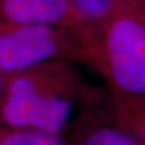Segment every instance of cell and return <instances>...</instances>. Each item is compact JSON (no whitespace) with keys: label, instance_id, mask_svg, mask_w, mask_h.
I'll return each mask as SVG.
<instances>
[{"label":"cell","instance_id":"cell-9","mask_svg":"<svg viewBox=\"0 0 145 145\" xmlns=\"http://www.w3.org/2000/svg\"><path fill=\"white\" fill-rule=\"evenodd\" d=\"M3 82H5V75L0 70V103H1V97H2V89H3ZM2 129V125L0 120V130Z\"/></svg>","mask_w":145,"mask_h":145},{"label":"cell","instance_id":"cell-10","mask_svg":"<svg viewBox=\"0 0 145 145\" xmlns=\"http://www.w3.org/2000/svg\"><path fill=\"white\" fill-rule=\"evenodd\" d=\"M118 1H123V0H118ZM135 1H141V2H144L145 3V0H135Z\"/></svg>","mask_w":145,"mask_h":145},{"label":"cell","instance_id":"cell-8","mask_svg":"<svg viewBox=\"0 0 145 145\" xmlns=\"http://www.w3.org/2000/svg\"><path fill=\"white\" fill-rule=\"evenodd\" d=\"M74 9L84 21L97 29L115 13L118 0H71Z\"/></svg>","mask_w":145,"mask_h":145},{"label":"cell","instance_id":"cell-2","mask_svg":"<svg viewBox=\"0 0 145 145\" xmlns=\"http://www.w3.org/2000/svg\"><path fill=\"white\" fill-rule=\"evenodd\" d=\"M90 67L103 75L113 98L145 97V3L123 0L96 29Z\"/></svg>","mask_w":145,"mask_h":145},{"label":"cell","instance_id":"cell-4","mask_svg":"<svg viewBox=\"0 0 145 145\" xmlns=\"http://www.w3.org/2000/svg\"><path fill=\"white\" fill-rule=\"evenodd\" d=\"M0 21L67 29L83 40L88 55L96 31L78 14L71 0H0Z\"/></svg>","mask_w":145,"mask_h":145},{"label":"cell","instance_id":"cell-1","mask_svg":"<svg viewBox=\"0 0 145 145\" xmlns=\"http://www.w3.org/2000/svg\"><path fill=\"white\" fill-rule=\"evenodd\" d=\"M89 89L74 63L52 60L5 76L2 128H26L61 135Z\"/></svg>","mask_w":145,"mask_h":145},{"label":"cell","instance_id":"cell-3","mask_svg":"<svg viewBox=\"0 0 145 145\" xmlns=\"http://www.w3.org/2000/svg\"><path fill=\"white\" fill-rule=\"evenodd\" d=\"M52 60L90 66L85 43L71 31L0 21V70L5 76Z\"/></svg>","mask_w":145,"mask_h":145},{"label":"cell","instance_id":"cell-6","mask_svg":"<svg viewBox=\"0 0 145 145\" xmlns=\"http://www.w3.org/2000/svg\"><path fill=\"white\" fill-rule=\"evenodd\" d=\"M78 145H145L135 135L118 125H93Z\"/></svg>","mask_w":145,"mask_h":145},{"label":"cell","instance_id":"cell-5","mask_svg":"<svg viewBox=\"0 0 145 145\" xmlns=\"http://www.w3.org/2000/svg\"><path fill=\"white\" fill-rule=\"evenodd\" d=\"M116 124L145 143V97L113 98Z\"/></svg>","mask_w":145,"mask_h":145},{"label":"cell","instance_id":"cell-7","mask_svg":"<svg viewBox=\"0 0 145 145\" xmlns=\"http://www.w3.org/2000/svg\"><path fill=\"white\" fill-rule=\"evenodd\" d=\"M0 145H69L61 135L26 128H2Z\"/></svg>","mask_w":145,"mask_h":145}]
</instances>
